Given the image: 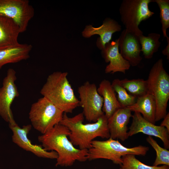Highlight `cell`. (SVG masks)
Listing matches in <instances>:
<instances>
[{
  "label": "cell",
  "instance_id": "14",
  "mask_svg": "<svg viewBox=\"0 0 169 169\" xmlns=\"http://www.w3.org/2000/svg\"><path fill=\"white\" fill-rule=\"evenodd\" d=\"M119 38L106 44L101 50V55L106 63L109 64L105 69L106 73L120 72L124 74L130 68L129 62L124 59L119 52Z\"/></svg>",
  "mask_w": 169,
  "mask_h": 169
},
{
  "label": "cell",
  "instance_id": "21",
  "mask_svg": "<svg viewBox=\"0 0 169 169\" xmlns=\"http://www.w3.org/2000/svg\"><path fill=\"white\" fill-rule=\"evenodd\" d=\"M139 41L141 46V51L145 58L151 59L154 54L158 51L161 43L159 41L160 34L157 33H149L147 36L143 34L138 36Z\"/></svg>",
  "mask_w": 169,
  "mask_h": 169
},
{
  "label": "cell",
  "instance_id": "28",
  "mask_svg": "<svg viewBox=\"0 0 169 169\" xmlns=\"http://www.w3.org/2000/svg\"><path fill=\"white\" fill-rule=\"evenodd\" d=\"M167 42V44L165 48L162 51V53L163 55H166L167 56V59H169V37L166 38Z\"/></svg>",
  "mask_w": 169,
  "mask_h": 169
},
{
  "label": "cell",
  "instance_id": "12",
  "mask_svg": "<svg viewBox=\"0 0 169 169\" xmlns=\"http://www.w3.org/2000/svg\"><path fill=\"white\" fill-rule=\"evenodd\" d=\"M132 122L128 132L129 136L139 133L160 139L165 148H169V132L163 126L156 125L145 119L141 114L135 112L132 116Z\"/></svg>",
  "mask_w": 169,
  "mask_h": 169
},
{
  "label": "cell",
  "instance_id": "3",
  "mask_svg": "<svg viewBox=\"0 0 169 169\" xmlns=\"http://www.w3.org/2000/svg\"><path fill=\"white\" fill-rule=\"evenodd\" d=\"M68 74L67 72H54L48 76L40 91L43 97L66 114L72 113L79 106Z\"/></svg>",
  "mask_w": 169,
  "mask_h": 169
},
{
  "label": "cell",
  "instance_id": "8",
  "mask_svg": "<svg viewBox=\"0 0 169 169\" xmlns=\"http://www.w3.org/2000/svg\"><path fill=\"white\" fill-rule=\"evenodd\" d=\"M79 105L83 109V114L90 122H96L104 115L102 110L103 97L98 93L95 84L86 81L78 87Z\"/></svg>",
  "mask_w": 169,
  "mask_h": 169
},
{
  "label": "cell",
  "instance_id": "25",
  "mask_svg": "<svg viewBox=\"0 0 169 169\" xmlns=\"http://www.w3.org/2000/svg\"><path fill=\"white\" fill-rule=\"evenodd\" d=\"M146 140L156 153V157L153 166L163 165L169 166V151L161 147L151 136H148Z\"/></svg>",
  "mask_w": 169,
  "mask_h": 169
},
{
  "label": "cell",
  "instance_id": "26",
  "mask_svg": "<svg viewBox=\"0 0 169 169\" xmlns=\"http://www.w3.org/2000/svg\"><path fill=\"white\" fill-rule=\"evenodd\" d=\"M160 10V17L161 24V29L164 37H168L166 33L167 29L169 28V0H155Z\"/></svg>",
  "mask_w": 169,
  "mask_h": 169
},
{
  "label": "cell",
  "instance_id": "10",
  "mask_svg": "<svg viewBox=\"0 0 169 169\" xmlns=\"http://www.w3.org/2000/svg\"><path fill=\"white\" fill-rule=\"evenodd\" d=\"M16 72L12 68L8 69L0 88V116L8 123L15 121L11 109V105L19 94L15 84Z\"/></svg>",
  "mask_w": 169,
  "mask_h": 169
},
{
  "label": "cell",
  "instance_id": "27",
  "mask_svg": "<svg viewBox=\"0 0 169 169\" xmlns=\"http://www.w3.org/2000/svg\"><path fill=\"white\" fill-rule=\"evenodd\" d=\"M163 119L160 125L165 127L169 132V113L166 114Z\"/></svg>",
  "mask_w": 169,
  "mask_h": 169
},
{
  "label": "cell",
  "instance_id": "11",
  "mask_svg": "<svg viewBox=\"0 0 169 169\" xmlns=\"http://www.w3.org/2000/svg\"><path fill=\"white\" fill-rule=\"evenodd\" d=\"M8 124L9 127L13 133L12 141L18 146L39 157L57 159L58 155L55 151H47L41 145L32 144L28 137V135L32 128L31 125H24L21 127L15 121Z\"/></svg>",
  "mask_w": 169,
  "mask_h": 169
},
{
  "label": "cell",
  "instance_id": "5",
  "mask_svg": "<svg viewBox=\"0 0 169 169\" xmlns=\"http://www.w3.org/2000/svg\"><path fill=\"white\" fill-rule=\"evenodd\" d=\"M146 80L148 91L153 95L156 102V121H157L167 114L169 99V75L164 68L162 59L153 64Z\"/></svg>",
  "mask_w": 169,
  "mask_h": 169
},
{
  "label": "cell",
  "instance_id": "16",
  "mask_svg": "<svg viewBox=\"0 0 169 169\" xmlns=\"http://www.w3.org/2000/svg\"><path fill=\"white\" fill-rule=\"evenodd\" d=\"M121 30V26L118 22L112 19L107 18L99 27L95 28L91 25L87 26L82 32V34L85 38H89L95 34L99 35L100 37L97 39L96 45L99 49L102 50L105 45L110 42L113 34Z\"/></svg>",
  "mask_w": 169,
  "mask_h": 169
},
{
  "label": "cell",
  "instance_id": "1",
  "mask_svg": "<svg viewBox=\"0 0 169 169\" xmlns=\"http://www.w3.org/2000/svg\"><path fill=\"white\" fill-rule=\"evenodd\" d=\"M70 131L60 123L38 137V140L45 150L54 151L58 154L56 166H69L76 161L88 160V150L76 148L68 139Z\"/></svg>",
  "mask_w": 169,
  "mask_h": 169
},
{
  "label": "cell",
  "instance_id": "4",
  "mask_svg": "<svg viewBox=\"0 0 169 169\" xmlns=\"http://www.w3.org/2000/svg\"><path fill=\"white\" fill-rule=\"evenodd\" d=\"M149 150L148 147L139 145L127 147L118 140L110 137L106 140H94L88 149V160L104 159L111 161L114 163L121 165L122 157L127 154L145 156Z\"/></svg>",
  "mask_w": 169,
  "mask_h": 169
},
{
  "label": "cell",
  "instance_id": "18",
  "mask_svg": "<svg viewBox=\"0 0 169 169\" xmlns=\"http://www.w3.org/2000/svg\"><path fill=\"white\" fill-rule=\"evenodd\" d=\"M97 90L103 98L102 110L108 119L117 109L121 107L117 100L116 93L109 81L106 79L102 80L97 88Z\"/></svg>",
  "mask_w": 169,
  "mask_h": 169
},
{
  "label": "cell",
  "instance_id": "2",
  "mask_svg": "<svg viewBox=\"0 0 169 169\" xmlns=\"http://www.w3.org/2000/svg\"><path fill=\"white\" fill-rule=\"evenodd\" d=\"M83 113L72 117L64 113L60 123L67 127L70 131V140L74 146L80 149H89L92 141L97 137L108 139L110 134L108 126V119L103 115L93 123L84 124Z\"/></svg>",
  "mask_w": 169,
  "mask_h": 169
},
{
  "label": "cell",
  "instance_id": "23",
  "mask_svg": "<svg viewBox=\"0 0 169 169\" xmlns=\"http://www.w3.org/2000/svg\"><path fill=\"white\" fill-rule=\"evenodd\" d=\"M120 80L118 79H114L111 83L112 86L117 94V100L121 107L130 106L135 103L137 98L128 93L121 84Z\"/></svg>",
  "mask_w": 169,
  "mask_h": 169
},
{
  "label": "cell",
  "instance_id": "20",
  "mask_svg": "<svg viewBox=\"0 0 169 169\" xmlns=\"http://www.w3.org/2000/svg\"><path fill=\"white\" fill-rule=\"evenodd\" d=\"M32 48L30 44H20L18 46L0 50V70L6 64L28 59Z\"/></svg>",
  "mask_w": 169,
  "mask_h": 169
},
{
  "label": "cell",
  "instance_id": "17",
  "mask_svg": "<svg viewBox=\"0 0 169 169\" xmlns=\"http://www.w3.org/2000/svg\"><path fill=\"white\" fill-rule=\"evenodd\" d=\"M21 33L18 25L11 19L0 14V50L19 45Z\"/></svg>",
  "mask_w": 169,
  "mask_h": 169
},
{
  "label": "cell",
  "instance_id": "7",
  "mask_svg": "<svg viewBox=\"0 0 169 169\" xmlns=\"http://www.w3.org/2000/svg\"><path fill=\"white\" fill-rule=\"evenodd\" d=\"M152 0H123L119 8L122 23L125 29L138 36L143 32L139 25L142 21L151 17L154 13L151 11L149 4Z\"/></svg>",
  "mask_w": 169,
  "mask_h": 169
},
{
  "label": "cell",
  "instance_id": "19",
  "mask_svg": "<svg viewBox=\"0 0 169 169\" xmlns=\"http://www.w3.org/2000/svg\"><path fill=\"white\" fill-rule=\"evenodd\" d=\"M131 111L140 113L148 121L155 124L156 104L154 96L149 92L137 98L135 103L127 107Z\"/></svg>",
  "mask_w": 169,
  "mask_h": 169
},
{
  "label": "cell",
  "instance_id": "22",
  "mask_svg": "<svg viewBox=\"0 0 169 169\" xmlns=\"http://www.w3.org/2000/svg\"><path fill=\"white\" fill-rule=\"evenodd\" d=\"M120 82L127 91L137 98L145 95L148 92L147 80L143 79H125L120 80Z\"/></svg>",
  "mask_w": 169,
  "mask_h": 169
},
{
  "label": "cell",
  "instance_id": "13",
  "mask_svg": "<svg viewBox=\"0 0 169 169\" xmlns=\"http://www.w3.org/2000/svg\"><path fill=\"white\" fill-rule=\"evenodd\" d=\"M119 49L123 57L131 66L139 64L142 59L140 56L141 46L138 36L124 29L119 38Z\"/></svg>",
  "mask_w": 169,
  "mask_h": 169
},
{
  "label": "cell",
  "instance_id": "29",
  "mask_svg": "<svg viewBox=\"0 0 169 169\" xmlns=\"http://www.w3.org/2000/svg\"><path fill=\"white\" fill-rule=\"evenodd\" d=\"M119 169H122V168L121 167Z\"/></svg>",
  "mask_w": 169,
  "mask_h": 169
},
{
  "label": "cell",
  "instance_id": "24",
  "mask_svg": "<svg viewBox=\"0 0 169 169\" xmlns=\"http://www.w3.org/2000/svg\"><path fill=\"white\" fill-rule=\"evenodd\" d=\"M135 155L127 154L122 157V169H169V166H150L146 165L137 159Z\"/></svg>",
  "mask_w": 169,
  "mask_h": 169
},
{
  "label": "cell",
  "instance_id": "15",
  "mask_svg": "<svg viewBox=\"0 0 169 169\" xmlns=\"http://www.w3.org/2000/svg\"><path fill=\"white\" fill-rule=\"evenodd\" d=\"M127 107L117 109L108 119V126L110 137L124 141L129 137L127 125L132 115Z\"/></svg>",
  "mask_w": 169,
  "mask_h": 169
},
{
  "label": "cell",
  "instance_id": "9",
  "mask_svg": "<svg viewBox=\"0 0 169 169\" xmlns=\"http://www.w3.org/2000/svg\"><path fill=\"white\" fill-rule=\"evenodd\" d=\"M34 13L28 0H0V14L12 19L19 26L21 33L27 30Z\"/></svg>",
  "mask_w": 169,
  "mask_h": 169
},
{
  "label": "cell",
  "instance_id": "6",
  "mask_svg": "<svg viewBox=\"0 0 169 169\" xmlns=\"http://www.w3.org/2000/svg\"><path fill=\"white\" fill-rule=\"evenodd\" d=\"M64 113L44 97L31 106L29 118L31 125L42 134L60 123Z\"/></svg>",
  "mask_w": 169,
  "mask_h": 169
}]
</instances>
